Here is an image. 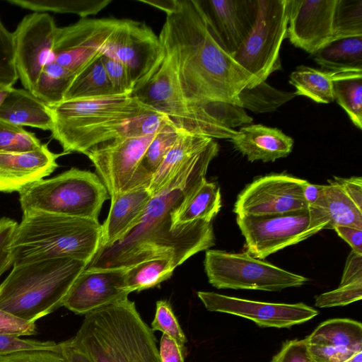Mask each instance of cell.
<instances>
[{
    "label": "cell",
    "mask_w": 362,
    "mask_h": 362,
    "mask_svg": "<svg viewBox=\"0 0 362 362\" xmlns=\"http://www.w3.org/2000/svg\"><path fill=\"white\" fill-rule=\"evenodd\" d=\"M57 344L58 351L65 362H93L90 357L76 344L73 337Z\"/></svg>",
    "instance_id": "obj_51"
},
{
    "label": "cell",
    "mask_w": 362,
    "mask_h": 362,
    "mask_svg": "<svg viewBox=\"0 0 362 362\" xmlns=\"http://www.w3.org/2000/svg\"><path fill=\"white\" fill-rule=\"evenodd\" d=\"M344 362H362V350L352 355Z\"/></svg>",
    "instance_id": "obj_56"
},
{
    "label": "cell",
    "mask_w": 362,
    "mask_h": 362,
    "mask_svg": "<svg viewBox=\"0 0 362 362\" xmlns=\"http://www.w3.org/2000/svg\"><path fill=\"white\" fill-rule=\"evenodd\" d=\"M19 195L23 213L38 211L95 221L110 199L97 174L76 168L35 182Z\"/></svg>",
    "instance_id": "obj_8"
},
{
    "label": "cell",
    "mask_w": 362,
    "mask_h": 362,
    "mask_svg": "<svg viewBox=\"0 0 362 362\" xmlns=\"http://www.w3.org/2000/svg\"><path fill=\"white\" fill-rule=\"evenodd\" d=\"M333 229L352 247V250L362 255V229L345 226H336Z\"/></svg>",
    "instance_id": "obj_53"
},
{
    "label": "cell",
    "mask_w": 362,
    "mask_h": 362,
    "mask_svg": "<svg viewBox=\"0 0 362 362\" xmlns=\"http://www.w3.org/2000/svg\"><path fill=\"white\" fill-rule=\"evenodd\" d=\"M162 53L158 35L145 23L131 19H120L103 49V55L127 68L134 85L148 73Z\"/></svg>",
    "instance_id": "obj_17"
},
{
    "label": "cell",
    "mask_w": 362,
    "mask_h": 362,
    "mask_svg": "<svg viewBox=\"0 0 362 362\" xmlns=\"http://www.w3.org/2000/svg\"><path fill=\"white\" fill-rule=\"evenodd\" d=\"M0 362H65L58 351L30 350L0 357Z\"/></svg>",
    "instance_id": "obj_48"
},
{
    "label": "cell",
    "mask_w": 362,
    "mask_h": 362,
    "mask_svg": "<svg viewBox=\"0 0 362 362\" xmlns=\"http://www.w3.org/2000/svg\"><path fill=\"white\" fill-rule=\"evenodd\" d=\"M212 138L182 132L153 175L148 189L156 194L192 155L205 146Z\"/></svg>",
    "instance_id": "obj_29"
},
{
    "label": "cell",
    "mask_w": 362,
    "mask_h": 362,
    "mask_svg": "<svg viewBox=\"0 0 362 362\" xmlns=\"http://www.w3.org/2000/svg\"><path fill=\"white\" fill-rule=\"evenodd\" d=\"M37 333L35 322L21 319L0 309V334L18 337L31 336Z\"/></svg>",
    "instance_id": "obj_46"
},
{
    "label": "cell",
    "mask_w": 362,
    "mask_h": 362,
    "mask_svg": "<svg viewBox=\"0 0 362 362\" xmlns=\"http://www.w3.org/2000/svg\"><path fill=\"white\" fill-rule=\"evenodd\" d=\"M358 281H362V255L351 250L346 261L339 284Z\"/></svg>",
    "instance_id": "obj_49"
},
{
    "label": "cell",
    "mask_w": 362,
    "mask_h": 362,
    "mask_svg": "<svg viewBox=\"0 0 362 362\" xmlns=\"http://www.w3.org/2000/svg\"><path fill=\"white\" fill-rule=\"evenodd\" d=\"M236 222L247 252L259 259L308 239L329 223L317 208L264 216L237 215Z\"/></svg>",
    "instance_id": "obj_9"
},
{
    "label": "cell",
    "mask_w": 362,
    "mask_h": 362,
    "mask_svg": "<svg viewBox=\"0 0 362 362\" xmlns=\"http://www.w3.org/2000/svg\"><path fill=\"white\" fill-rule=\"evenodd\" d=\"M230 140L234 148L250 162H273L285 158L291 153L294 143L281 129L261 124L242 126Z\"/></svg>",
    "instance_id": "obj_23"
},
{
    "label": "cell",
    "mask_w": 362,
    "mask_h": 362,
    "mask_svg": "<svg viewBox=\"0 0 362 362\" xmlns=\"http://www.w3.org/2000/svg\"><path fill=\"white\" fill-rule=\"evenodd\" d=\"M19 7L45 13H74L82 18L95 15L111 3V0H7Z\"/></svg>",
    "instance_id": "obj_37"
},
{
    "label": "cell",
    "mask_w": 362,
    "mask_h": 362,
    "mask_svg": "<svg viewBox=\"0 0 362 362\" xmlns=\"http://www.w3.org/2000/svg\"><path fill=\"white\" fill-rule=\"evenodd\" d=\"M151 197L152 194L147 188L129 190L111 197L107 217L101 225L100 248L123 239L139 223Z\"/></svg>",
    "instance_id": "obj_24"
},
{
    "label": "cell",
    "mask_w": 362,
    "mask_h": 362,
    "mask_svg": "<svg viewBox=\"0 0 362 362\" xmlns=\"http://www.w3.org/2000/svg\"><path fill=\"white\" fill-rule=\"evenodd\" d=\"M176 268L168 258H157L145 261L127 268L126 286L131 293L141 291L158 286L169 279Z\"/></svg>",
    "instance_id": "obj_35"
},
{
    "label": "cell",
    "mask_w": 362,
    "mask_h": 362,
    "mask_svg": "<svg viewBox=\"0 0 362 362\" xmlns=\"http://www.w3.org/2000/svg\"><path fill=\"white\" fill-rule=\"evenodd\" d=\"M199 3L215 39L233 57L256 23L258 0H206Z\"/></svg>",
    "instance_id": "obj_19"
},
{
    "label": "cell",
    "mask_w": 362,
    "mask_h": 362,
    "mask_svg": "<svg viewBox=\"0 0 362 362\" xmlns=\"http://www.w3.org/2000/svg\"><path fill=\"white\" fill-rule=\"evenodd\" d=\"M296 96V92L278 90L262 81L241 90L238 95L239 106L255 114L272 112Z\"/></svg>",
    "instance_id": "obj_36"
},
{
    "label": "cell",
    "mask_w": 362,
    "mask_h": 362,
    "mask_svg": "<svg viewBox=\"0 0 362 362\" xmlns=\"http://www.w3.org/2000/svg\"><path fill=\"white\" fill-rule=\"evenodd\" d=\"M73 338L93 362H160L152 329L128 298L86 314Z\"/></svg>",
    "instance_id": "obj_3"
},
{
    "label": "cell",
    "mask_w": 362,
    "mask_h": 362,
    "mask_svg": "<svg viewBox=\"0 0 362 362\" xmlns=\"http://www.w3.org/2000/svg\"><path fill=\"white\" fill-rule=\"evenodd\" d=\"M156 134L146 136H119L93 146L84 153L94 165L110 198L127 191Z\"/></svg>",
    "instance_id": "obj_15"
},
{
    "label": "cell",
    "mask_w": 362,
    "mask_h": 362,
    "mask_svg": "<svg viewBox=\"0 0 362 362\" xmlns=\"http://www.w3.org/2000/svg\"><path fill=\"white\" fill-rule=\"evenodd\" d=\"M129 95L164 114L183 132L214 139H231L238 134V130L224 127L187 101L173 62L163 49L160 59L134 85Z\"/></svg>",
    "instance_id": "obj_7"
},
{
    "label": "cell",
    "mask_w": 362,
    "mask_h": 362,
    "mask_svg": "<svg viewBox=\"0 0 362 362\" xmlns=\"http://www.w3.org/2000/svg\"><path fill=\"white\" fill-rule=\"evenodd\" d=\"M311 56L325 71H362V36L333 39Z\"/></svg>",
    "instance_id": "obj_26"
},
{
    "label": "cell",
    "mask_w": 362,
    "mask_h": 362,
    "mask_svg": "<svg viewBox=\"0 0 362 362\" xmlns=\"http://www.w3.org/2000/svg\"><path fill=\"white\" fill-rule=\"evenodd\" d=\"M152 331H160L172 338L178 344L182 351L186 354L185 344L187 337L182 331L172 306L166 300L156 302L154 319L151 322Z\"/></svg>",
    "instance_id": "obj_40"
},
{
    "label": "cell",
    "mask_w": 362,
    "mask_h": 362,
    "mask_svg": "<svg viewBox=\"0 0 362 362\" xmlns=\"http://www.w3.org/2000/svg\"><path fill=\"white\" fill-rule=\"evenodd\" d=\"M118 95L112 88L101 57L76 75L66 90L64 100Z\"/></svg>",
    "instance_id": "obj_32"
},
{
    "label": "cell",
    "mask_w": 362,
    "mask_h": 362,
    "mask_svg": "<svg viewBox=\"0 0 362 362\" xmlns=\"http://www.w3.org/2000/svg\"><path fill=\"white\" fill-rule=\"evenodd\" d=\"M98 221L44 212L23 213L11 243L13 266L60 257L88 264L100 248Z\"/></svg>",
    "instance_id": "obj_4"
},
{
    "label": "cell",
    "mask_w": 362,
    "mask_h": 362,
    "mask_svg": "<svg viewBox=\"0 0 362 362\" xmlns=\"http://www.w3.org/2000/svg\"><path fill=\"white\" fill-rule=\"evenodd\" d=\"M77 74L52 61L47 63L30 91L49 107L64 100V95Z\"/></svg>",
    "instance_id": "obj_34"
},
{
    "label": "cell",
    "mask_w": 362,
    "mask_h": 362,
    "mask_svg": "<svg viewBox=\"0 0 362 362\" xmlns=\"http://www.w3.org/2000/svg\"><path fill=\"white\" fill-rule=\"evenodd\" d=\"M289 83L296 88L298 95L315 103L328 104L334 100L330 71L300 65L291 74Z\"/></svg>",
    "instance_id": "obj_33"
},
{
    "label": "cell",
    "mask_w": 362,
    "mask_h": 362,
    "mask_svg": "<svg viewBox=\"0 0 362 362\" xmlns=\"http://www.w3.org/2000/svg\"><path fill=\"white\" fill-rule=\"evenodd\" d=\"M271 362H315L311 358L305 339L285 341Z\"/></svg>",
    "instance_id": "obj_45"
},
{
    "label": "cell",
    "mask_w": 362,
    "mask_h": 362,
    "mask_svg": "<svg viewBox=\"0 0 362 362\" xmlns=\"http://www.w3.org/2000/svg\"><path fill=\"white\" fill-rule=\"evenodd\" d=\"M215 157L209 147L192 155L152 196L139 223L121 240L100 247L86 269L129 268L157 258L170 259L177 267L214 246L212 222L197 220L174 226L173 216L186 196L206 180L208 167Z\"/></svg>",
    "instance_id": "obj_1"
},
{
    "label": "cell",
    "mask_w": 362,
    "mask_h": 362,
    "mask_svg": "<svg viewBox=\"0 0 362 362\" xmlns=\"http://www.w3.org/2000/svg\"><path fill=\"white\" fill-rule=\"evenodd\" d=\"M333 39L362 36V0H336Z\"/></svg>",
    "instance_id": "obj_38"
},
{
    "label": "cell",
    "mask_w": 362,
    "mask_h": 362,
    "mask_svg": "<svg viewBox=\"0 0 362 362\" xmlns=\"http://www.w3.org/2000/svg\"><path fill=\"white\" fill-rule=\"evenodd\" d=\"M50 108L52 136L64 153L83 154L100 143L122 135L129 120L156 110L129 94L63 100Z\"/></svg>",
    "instance_id": "obj_5"
},
{
    "label": "cell",
    "mask_w": 362,
    "mask_h": 362,
    "mask_svg": "<svg viewBox=\"0 0 362 362\" xmlns=\"http://www.w3.org/2000/svg\"><path fill=\"white\" fill-rule=\"evenodd\" d=\"M305 339L315 362H344L362 350V325L349 318L329 319Z\"/></svg>",
    "instance_id": "obj_21"
},
{
    "label": "cell",
    "mask_w": 362,
    "mask_h": 362,
    "mask_svg": "<svg viewBox=\"0 0 362 362\" xmlns=\"http://www.w3.org/2000/svg\"><path fill=\"white\" fill-rule=\"evenodd\" d=\"M287 27L288 0H258L256 23L232 57L254 77V86L281 69L279 51Z\"/></svg>",
    "instance_id": "obj_11"
},
{
    "label": "cell",
    "mask_w": 362,
    "mask_h": 362,
    "mask_svg": "<svg viewBox=\"0 0 362 362\" xmlns=\"http://www.w3.org/2000/svg\"><path fill=\"white\" fill-rule=\"evenodd\" d=\"M17 224L9 218H0V276L13 264L9 246Z\"/></svg>",
    "instance_id": "obj_47"
},
{
    "label": "cell",
    "mask_w": 362,
    "mask_h": 362,
    "mask_svg": "<svg viewBox=\"0 0 362 362\" xmlns=\"http://www.w3.org/2000/svg\"><path fill=\"white\" fill-rule=\"evenodd\" d=\"M160 362H185V354L169 336L163 334L160 340Z\"/></svg>",
    "instance_id": "obj_50"
},
{
    "label": "cell",
    "mask_w": 362,
    "mask_h": 362,
    "mask_svg": "<svg viewBox=\"0 0 362 362\" xmlns=\"http://www.w3.org/2000/svg\"><path fill=\"white\" fill-rule=\"evenodd\" d=\"M307 180L288 174H270L254 180L238 194L237 215L264 216L309 209L303 189Z\"/></svg>",
    "instance_id": "obj_12"
},
{
    "label": "cell",
    "mask_w": 362,
    "mask_h": 362,
    "mask_svg": "<svg viewBox=\"0 0 362 362\" xmlns=\"http://www.w3.org/2000/svg\"><path fill=\"white\" fill-rule=\"evenodd\" d=\"M120 19L82 18L56 30L53 61L79 74L103 55L104 45Z\"/></svg>",
    "instance_id": "obj_13"
},
{
    "label": "cell",
    "mask_w": 362,
    "mask_h": 362,
    "mask_svg": "<svg viewBox=\"0 0 362 362\" xmlns=\"http://www.w3.org/2000/svg\"><path fill=\"white\" fill-rule=\"evenodd\" d=\"M0 120L24 127L52 131L53 117L50 107L30 91L12 87L0 105Z\"/></svg>",
    "instance_id": "obj_25"
},
{
    "label": "cell",
    "mask_w": 362,
    "mask_h": 362,
    "mask_svg": "<svg viewBox=\"0 0 362 362\" xmlns=\"http://www.w3.org/2000/svg\"><path fill=\"white\" fill-rule=\"evenodd\" d=\"M54 153L42 144L39 148L24 153H0V192H20L27 186L49 175L57 167Z\"/></svg>",
    "instance_id": "obj_22"
},
{
    "label": "cell",
    "mask_w": 362,
    "mask_h": 362,
    "mask_svg": "<svg viewBox=\"0 0 362 362\" xmlns=\"http://www.w3.org/2000/svg\"><path fill=\"white\" fill-rule=\"evenodd\" d=\"M331 72V71H330ZM334 99L362 129V71L331 72Z\"/></svg>",
    "instance_id": "obj_31"
},
{
    "label": "cell",
    "mask_w": 362,
    "mask_h": 362,
    "mask_svg": "<svg viewBox=\"0 0 362 362\" xmlns=\"http://www.w3.org/2000/svg\"><path fill=\"white\" fill-rule=\"evenodd\" d=\"M206 309L237 315L260 327L290 328L316 317L319 312L303 303L294 304L255 301L210 291H198Z\"/></svg>",
    "instance_id": "obj_16"
},
{
    "label": "cell",
    "mask_w": 362,
    "mask_h": 362,
    "mask_svg": "<svg viewBox=\"0 0 362 362\" xmlns=\"http://www.w3.org/2000/svg\"><path fill=\"white\" fill-rule=\"evenodd\" d=\"M324 185H315L307 182L304 189L303 196L310 208H316L323 190Z\"/></svg>",
    "instance_id": "obj_54"
},
{
    "label": "cell",
    "mask_w": 362,
    "mask_h": 362,
    "mask_svg": "<svg viewBox=\"0 0 362 362\" xmlns=\"http://www.w3.org/2000/svg\"><path fill=\"white\" fill-rule=\"evenodd\" d=\"M362 298V281L346 284H339L331 291L321 293L315 297V306L331 308L344 306L361 300Z\"/></svg>",
    "instance_id": "obj_42"
},
{
    "label": "cell",
    "mask_w": 362,
    "mask_h": 362,
    "mask_svg": "<svg viewBox=\"0 0 362 362\" xmlns=\"http://www.w3.org/2000/svg\"><path fill=\"white\" fill-rule=\"evenodd\" d=\"M204 266L215 288L280 291L305 284L308 279L254 257L247 252L206 250Z\"/></svg>",
    "instance_id": "obj_10"
},
{
    "label": "cell",
    "mask_w": 362,
    "mask_h": 362,
    "mask_svg": "<svg viewBox=\"0 0 362 362\" xmlns=\"http://www.w3.org/2000/svg\"><path fill=\"white\" fill-rule=\"evenodd\" d=\"M30 350L58 351V344L52 341H37L20 337L0 334V357Z\"/></svg>",
    "instance_id": "obj_43"
},
{
    "label": "cell",
    "mask_w": 362,
    "mask_h": 362,
    "mask_svg": "<svg viewBox=\"0 0 362 362\" xmlns=\"http://www.w3.org/2000/svg\"><path fill=\"white\" fill-rule=\"evenodd\" d=\"M57 26L47 13L26 15L13 33L15 65L24 88L31 91L45 66L53 61Z\"/></svg>",
    "instance_id": "obj_14"
},
{
    "label": "cell",
    "mask_w": 362,
    "mask_h": 362,
    "mask_svg": "<svg viewBox=\"0 0 362 362\" xmlns=\"http://www.w3.org/2000/svg\"><path fill=\"white\" fill-rule=\"evenodd\" d=\"M87 265L81 260L60 257L13 266L0 284V309L35 322L63 306Z\"/></svg>",
    "instance_id": "obj_6"
},
{
    "label": "cell",
    "mask_w": 362,
    "mask_h": 362,
    "mask_svg": "<svg viewBox=\"0 0 362 362\" xmlns=\"http://www.w3.org/2000/svg\"><path fill=\"white\" fill-rule=\"evenodd\" d=\"M127 268L85 269L71 286L63 306L77 315H86L103 306L128 298Z\"/></svg>",
    "instance_id": "obj_18"
},
{
    "label": "cell",
    "mask_w": 362,
    "mask_h": 362,
    "mask_svg": "<svg viewBox=\"0 0 362 362\" xmlns=\"http://www.w3.org/2000/svg\"><path fill=\"white\" fill-rule=\"evenodd\" d=\"M101 61L108 79L118 95L130 94L134 82L127 68L119 62L102 55Z\"/></svg>",
    "instance_id": "obj_44"
},
{
    "label": "cell",
    "mask_w": 362,
    "mask_h": 362,
    "mask_svg": "<svg viewBox=\"0 0 362 362\" xmlns=\"http://www.w3.org/2000/svg\"><path fill=\"white\" fill-rule=\"evenodd\" d=\"M18 79L13 33L0 18V84L13 87Z\"/></svg>",
    "instance_id": "obj_41"
},
{
    "label": "cell",
    "mask_w": 362,
    "mask_h": 362,
    "mask_svg": "<svg viewBox=\"0 0 362 362\" xmlns=\"http://www.w3.org/2000/svg\"><path fill=\"white\" fill-rule=\"evenodd\" d=\"M324 185L316 208L322 211L328 219L326 229L345 226L362 229V209L347 196L333 180Z\"/></svg>",
    "instance_id": "obj_28"
},
{
    "label": "cell",
    "mask_w": 362,
    "mask_h": 362,
    "mask_svg": "<svg viewBox=\"0 0 362 362\" xmlns=\"http://www.w3.org/2000/svg\"><path fill=\"white\" fill-rule=\"evenodd\" d=\"M182 132L175 127H168L156 134L148 146L127 191L148 189L153 175Z\"/></svg>",
    "instance_id": "obj_30"
},
{
    "label": "cell",
    "mask_w": 362,
    "mask_h": 362,
    "mask_svg": "<svg viewBox=\"0 0 362 362\" xmlns=\"http://www.w3.org/2000/svg\"><path fill=\"white\" fill-rule=\"evenodd\" d=\"M333 180L339 185L358 207L362 209V178L361 177L349 178L334 177Z\"/></svg>",
    "instance_id": "obj_52"
},
{
    "label": "cell",
    "mask_w": 362,
    "mask_h": 362,
    "mask_svg": "<svg viewBox=\"0 0 362 362\" xmlns=\"http://www.w3.org/2000/svg\"><path fill=\"white\" fill-rule=\"evenodd\" d=\"M165 14L158 37L187 101L203 112L215 102L239 106V93L255 78L219 45L199 1L173 0Z\"/></svg>",
    "instance_id": "obj_2"
},
{
    "label": "cell",
    "mask_w": 362,
    "mask_h": 362,
    "mask_svg": "<svg viewBox=\"0 0 362 362\" xmlns=\"http://www.w3.org/2000/svg\"><path fill=\"white\" fill-rule=\"evenodd\" d=\"M42 145L34 133L0 120V153L29 152Z\"/></svg>",
    "instance_id": "obj_39"
},
{
    "label": "cell",
    "mask_w": 362,
    "mask_h": 362,
    "mask_svg": "<svg viewBox=\"0 0 362 362\" xmlns=\"http://www.w3.org/2000/svg\"><path fill=\"white\" fill-rule=\"evenodd\" d=\"M221 208L219 187L206 180L190 194L186 196L180 207L173 216L174 226L197 220L212 222Z\"/></svg>",
    "instance_id": "obj_27"
},
{
    "label": "cell",
    "mask_w": 362,
    "mask_h": 362,
    "mask_svg": "<svg viewBox=\"0 0 362 362\" xmlns=\"http://www.w3.org/2000/svg\"><path fill=\"white\" fill-rule=\"evenodd\" d=\"M11 88L12 87L0 84V105H1V103L4 100V99L6 98V95H8Z\"/></svg>",
    "instance_id": "obj_55"
},
{
    "label": "cell",
    "mask_w": 362,
    "mask_h": 362,
    "mask_svg": "<svg viewBox=\"0 0 362 362\" xmlns=\"http://www.w3.org/2000/svg\"><path fill=\"white\" fill-rule=\"evenodd\" d=\"M336 0H288L286 35L291 43L312 54L333 40Z\"/></svg>",
    "instance_id": "obj_20"
}]
</instances>
